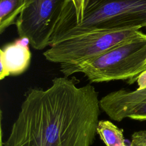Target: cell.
<instances>
[{"label": "cell", "mask_w": 146, "mask_h": 146, "mask_svg": "<svg viewBox=\"0 0 146 146\" xmlns=\"http://www.w3.org/2000/svg\"><path fill=\"white\" fill-rule=\"evenodd\" d=\"M99 100L94 86H78L65 76L54 78L46 89H29L1 146H91Z\"/></svg>", "instance_id": "1"}, {"label": "cell", "mask_w": 146, "mask_h": 146, "mask_svg": "<svg viewBox=\"0 0 146 146\" xmlns=\"http://www.w3.org/2000/svg\"><path fill=\"white\" fill-rule=\"evenodd\" d=\"M146 60V34L139 31L125 42L77 66L60 67L63 76L82 73L91 83L127 80L131 84Z\"/></svg>", "instance_id": "2"}, {"label": "cell", "mask_w": 146, "mask_h": 146, "mask_svg": "<svg viewBox=\"0 0 146 146\" xmlns=\"http://www.w3.org/2000/svg\"><path fill=\"white\" fill-rule=\"evenodd\" d=\"M143 27L146 28V0H89L80 23L60 34L54 43L93 30Z\"/></svg>", "instance_id": "3"}, {"label": "cell", "mask_w": 146, "mask_h": 146, "mask_svg": "<svg viewBox=\"0 0 146 146\" xmlns=\"http://www.w3.org/2000/svg\"><path fill=\"white\" fill-rule=\"evenodd\" d=\"M137 30H97L60 39L43 55L60 67L77 66L92 59L135 35Z\"/></svg>", "instance_id": "4"}, {"label": "cell", "mask_w": 146, "mask_h": 146, "mask_svg": "<svg viewBox=\"0 0 146 146\" xmlns=\"http://www.w3.org/2000/svg\"><path fill=\"white\" fill-rule=\"evenodd\" d=\"M68 0H25L15 25L19 37L41 50L50 46Z\"/></svg>", "instance_id": "5"}, {"label": "cell", "mask_w": 146, "mask_h": 146, "mask_svg": "<svg viewBox=\"0 0 146 146\" xmlns=\"http://www.w3.org/2000/svg\"><path fill=\"white\" fill-rule=\"evenodd\" d=\"M146 99V86L135 91L124 89L111 92L99 100L101 110L116 121L128 118L131 112Z\"/></svg>", "instance_id": "6"}, {"label": "cell", "mask_w": 146, "mask_h": 146, "mask_svg": "<svg viewBox=\"0 0 146 146\" xmlns=\"http://www.w3.org/2000/svg\"><path fill=\"white\" fill-rule=\"evenodd\" d=\"M29 44L27 38L19 37L1 49V80L10 75H20L27 69L31 58Z\"/></svg>", "instance_id": "7"}, {"label": "cell", "mask_w": 146, "mask_h": 146, "mask_svg": "<svg viewBox=\"0 0 146 146\" xmlns=\"http://www.w3.org/2000/svg\"><path fill=\"white\" fill-rule=\"evenodd\" d=\"M88 1L89 0H68L59 22V29L61 30H69L79 24L83 19Z\"/></svg>", "instance_id": "8"}, {"label": "cell", "mask_w": 146, "mask_h": 146, "mask_svg": "<svg viewBox=\"0 0 146 146\" xmlns=\"http://www.w3.org/2000/svg\"><path fill=\"white\" fill-rule=\"evenodd\" d=\"M25 0H0V33L15 23L22 12Z\"/></svg>", "instance_id": "9"}, {"label": "cell", "mask_w": 146, "mask_h": 146, "mask_svg": "<svg viewBox=\"0 0 146 146\" xmlns=\"http://www.w3.org/2000/svg\"><path fill=\"white\" fill-rule=\"evenodd\" d=\"M97 134L106 146H125L123 129L109 120L99 121Z\"/></svg>", "instance_id": "10"}, {"label": "cell", "mask_w": 146, "mask_h": 146, "mask_svg": "<svg viewBox=\"0 0 146 146\" xmlns=\"http://www.w3.org/2000/svg\"><path fill=\"white\" fill-rule=\"evenodd\" d=\"M128 118L139 121L146 120V99L131 112Z\"/></svg>", "instance_id": "11"}, {"label": "cell", "mask_w": 146, "mask_h": 146, "mask_svg": "<svg viewBox=\"0 0 146 146\" xmlns=\"http://www.w3.org/2000/svg\"><path fill=\"white\" fill-rule=\"evenodd\" d=\"M131 146H146V131L135 132L131 136Z\"/></svg>", "instance_id": "12"}, {"label": "cell", "mask_w": 146, "mask_h": 146, "mask_svg": "<svg viewBox=\"0 0 146 146\" xmlns=\"http://www.w3.org/2000/svg\"><path fill=\"white\" fill-rule=\"evenodd\" d=\"M144 72H146V60H145V62H144V63L143 64V65L141 66V67L140 68V70H139V71H138V72H137V75H136V77H135V78L133 79V80H132L131 84H132L134 83L135 82H136V81L137 80V79H138L139 76H140L141 74L144 73Z\"/></svg>", "instance_id": "13"}]
</instances>
